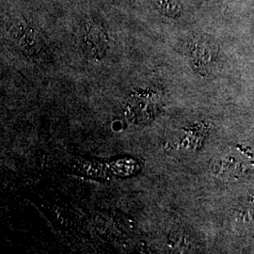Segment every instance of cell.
<instances>
[{"label":"cell","mask_w":254,"mask_h":254,"mask_svg":"<svg viewBox=\"0 0 254 254\" xmlns=\"http://www.w3.org/2000/svg\"><path fill=\"white\" fill-rule=\"evenodd\" d=\"M82 46L91 58L102 59L109 49V39L103 27L98 24H88L83 29Z\"/></svg>","instance_id":"1"},{"label":"cell","mask_w":254,"mask_h":254,"mask_svg":"<svg viewBox=\"0 0 254 254\" xmlns=\"http://www.w3.org/2000/svg\"><path fill=\"white\" fill-rule=\"evenodd\" d=\"M154 100L155 99L149 96H138L133 99L128 105L129 119L140 124L154 118L156 109V103Z\"/></svg>","instance_id":"2"},{"label":"cell","mask_w":254,"mask_h":254,"mask_svg":"<svg viewBox=\"0 0 254 254\" xmlns=\"http://www.w3.org/2000/svg\"><path fill=\"white\" fill-rule=\"evenodd\" d=\"M217 56L216 46L210 43L208 40H200L191 46L192 61L200 71L207 70Z\"/></svg>","instance_id":"3"},{"label":"cell","mask_w":254,"mask_h":254,"mask_svg":"<svg viewBox=\"0 0 254 254\" xmlns=\"http://www.w3.org/2000/svg\"><path fill=\"white\" fill-rule=\"evenodd\" d=\"M157 9L168 16H175L181 11V3L179 0H156Z\"/></svg>","instance_id":"4"}]
</instances>
